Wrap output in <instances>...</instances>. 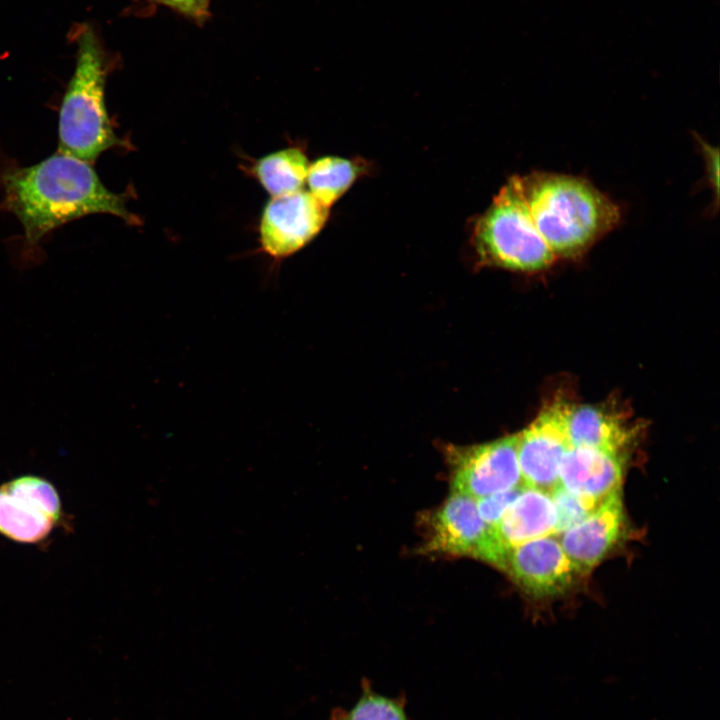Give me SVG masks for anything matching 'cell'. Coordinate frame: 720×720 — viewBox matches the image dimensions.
<instances>
[{
    "label": "cell",
    "mask_w": 720,
    "mask_h": 720,
    "mask_svg": "<svg viewBox=\"0 0 720 720\" xmlns=\"http://www.w3.org/2000/svg\"><path fill=\"white\" fill-rule=\"evenodd\" d=\"M0 182V207L23 228V261H39L44 237L81 217L105 213L138 223L126 207V195L107 189L91 163L59 151L35 165L6 169Z\"/></svg>",
    "instance_id": "1"
},
{
    "label": "cell",
    "mask_w": 720,
    "mask_h": 720,
    "mask_svg": "<svg viewBox=\"0 0 720 720\" xmlns=\"http://www.w3.org/2000/svg\"><path fill=\"white\" fill-rule=\"evenodd\" d=\"M517 178L529 220L557 260L580 256L620 222L618 205L585 178L550 172Z\"/></svg>",
    "instance_id": "2"
},
{
    "label": "cell",
    "mask_w": 720,
    "mask_h": 720,
    "mask_svg": "<svg viewBox=\"0 0 720 720\" xmlns=\"http://www.w3.org/2000/svg\"><path fill=\"white\" fill-rule=\"evenodd\" d=\"M107 62L94 32L81 31L76 65L59 111L58 151L93 163L106 150L122 145L105 103Z\"/></svg>",
    "instance_id": "3"
},
{
    "label": "cell",
    "mask_w": 720,
    "mask_h": 720,
    "mask_svg": "<svg viewBox=\"0 0 720 720\" xmlns=\"http://www.w3.org/2000/svg\"><path fill=\"white\" fill-rule=\"evenodd\" d=\"M474 245L484 263L513 271L538 272L557 261L529 220L517 176L478 220Z\"/></svg>",
    "instance_id": "4"
},
{
    "label": "cell",
    "mask_w": 720,
    "mask_h": 720,
    "mask_svg": "<svg viewBox=\"0 0 720 720\" xmlns=\"http://www.w3.org/2000/svg\"><path fill=\"white\" fill-rule=\"evenodd\" d=\"M74 528V517L48 479L25 474L0 484V536L46 550L56 532L71 534Z\"/></svg>",
    "instance_id": "5"
},
{
    "label": "cell",
    "mask_w": 720,
    "mask_h": 720,
    "mask_svg": "<svg viewBox=\"0 0 720 720\" xmlns=\"http://www.w3.org/2000/svg\"><path fill=\"white\" fill-rule=\"evenodd\" d=\"M422 551L472 557L504 569L509 550L481 518L477 500L452 492L426 519Z\"/></svg>",
    "instance_id": "6"
},
{
    "label": "cell",
    "mask_w": 720,
    "mask_h": 720,
    "mask_svg": "<svg viewBox=\"0 0 720 720\" xmlns=\"http://www.w3.org/2000/svg\"><path fill=\"white\" fill-rule=\"evenodd\" d=\"M517 444L518 433L482 444L447 446L452 492L478 500L524 485Z\"/></svg>",
    "instance_id": "7"
},
{
    "label": "cell",
    "mask_w": 720,
    "mask_h": 720,
    "mask_svg": "<svg viewBox=\"0 0 720 720\" xmlns=\"http://www.w3.org/2000/svg\"><path fill=\"white\" fill-rule=\"evenodd\" d=\"M570 405L556 400L518 433L517 456L525 486L551 493L558 485L559 469L572 448L566 416Z\"/></svg>",
    "instance_id": "8"
},
{
    "label": "cell",
    "mask_w": 720,
    "mask_h": 720,
    "mask_svg": "<svg viewBox=\"0 0 720 720\" xmlns=\"http://www.w3.org/2000/svg\"><path fill=\"white\" fill-rule=\"evenodd\" d=\"M328 210L303 189L273 197L261 217L262 250L276 260L297 252L321 230L328 218Z\"/></svg>",
    "instance_id": "9"
},
{
    "label": "cell",
    "mask_w": 720,
    "mask_h": 720,
    "mask_svg": "<svg viewBox=\"0 0 720 720\" xmlns=\"http://www.w3.org/2000/svg\"><path fill=\"white\" fill-rule=\"evenodd\" d=\"M555 535L525 542L508 551L503 570L534 597L559 595L582 574Z\"/></svg>",
    "instance_id": "10"
},
{
    "label": "cell",
    "mask_w": 720,
    "mask_h": 720,
    "mask_svg": "<svg viewBox=\"0 0 720 720\" xmlns=\"http://www.w3.org/2000/svg\"><path fill=\"white\" fill-rule=\"evenodd\" d=\"M621 490L606 498L587 518L560 533V543L583 574L598 565L624 531Z\"/></svg>",
    "instance_id": "11"
},
{
    "label": "cell",
    "mask_w": 720,
    "mask_h": 720,
    "mask_svg": "<svg viewBox=\"0 0 720 720\" xmlns=\"http://www.w3.org/2000/svg\"><path fill=\"white\" fill-rule=\"evenodd\" d=\"M559 485L584 497L603 502L621 490L623 459L588 447H572L559 469Z\"/></svg>",
    "instance_id": "12"
},
{
    "label": "cell",
    "mask_w": 720,
    "mask_h": 720,
    "mask_svg": "<svg viewBox=\"0 0 720 720\" xmlns=\"http://www.w3.org/2000/svg\"><path fill=\"white\" fill-rule=\"evenodd\" d=\"M557 514L549 493L524 486L494 526L495 533L510 550L525 542L556 534Z\"/></svg>",
    "instance_id": "13"
},
{
    "label": "cell",
    "mask_w": 720,
    "mask_h": 720,
    "mask_svg": "<svg viewBox=\"0 0 720 720\" xmlns=\"http://www.w3.org/2000/svg\"><path fill=\"white\" fill-rule=\"evenodd\" d=\"M572 447H588L623 459L631 433L616 416L590 405L571 406L566 416Z\"/></svg>",
    "instance_id": "14"
},
{
    "label": "cell",
    "mask_w": 720,
    "mask_h": 720,
    "mask_svg": "<svg viewBox=\"0 0 720 720\" xmlns=\"http://www.w3.org/2000/svg\"><path fill=\"white\" fill-rule=\"evenodd\" d=\"M309 163L297 148H286L258 160L254 172L264 189L273 197L297 192L306 182Z\"/></svg>",
    "instance_id": "15"
},
{
    "label": "cell",
    "mask_w": 720,
    "mask_h": 720,
    "mask_svg": "<svg viewBox=\"0 0 720 720\" xmlns=\"http://www.w3.org/2000/svg\"><path fill=\"white\" fill-rule=\"evenodd\" d=\"M357 169L349 160L324 157L309 165L306 182L309 192L329 208L353 183Z\"/></svg>",
    "instance_id": "16"
},
{
    "label": "cell",
    "mask_w": 720,
    "mask_h": 720,
    "mask_svg": "<svg viewBox=\"0 0 720 720\" xmlns=\"http://www.w3.org/2000/svg\"><path fill=\"white\" fill-rule=\"evenodd\" d=\"M330 720H408L401 698L375 692L369 681H362V692L351 710L336 708Z\"/></svg>",
    "instance_id": "17"
},
{
    "label": "cell",
    "mask_w": 720,
    "mask_h": 720,
    "mask_svg": "<svg viewBox=\"0 0 720 720\" xmlns=\"http://www.w3.org/2000/svg\"><path fill=\"white\" fill-rule=\"evenodd\" d=\"M555 505L556 534H560L587 518L602 502L573 493L561 485L550 493Z\"/></svg>",
    "instance_id": "18"
},
{
    "label": "cell",
    "mask_w": 720,
    "mask_h": 720,
    "mask_svg": "<svg viewBox=\"0 0 720 720\" xmlns=\"http://www.w3.org/2000/svg\"><path fill=\"white\" fill-rule=\"evenodd\" d=\"M525 485L477 500L478 511L483 521L494 528L506 508L519 495Z\"/></svg>",
    "instance_id": "19"
},
{
    "label": "cell",
    "mask_w": 720,
    "mask_h": 720,
    "mask_svg": "<svg viewBox=\"0 0 720 720\" xmlns=\"http://www.w3.org/2000/svg\"><path fill=\"white\" fill-rule=\"evenodd\" d=\"M185 16L203 20L208 16L209 0H155Z\"/></svg>",
    "instance_id": "20"
},
{
    "label": "cell",
    "mask_w": 720,
    "mask_h": 720,
    "mask_svg": "<svg viewBox=\"0 0 720 720\" xmlns=\"http://www.w3.org/2000/svg\"><path fill=\"white\" fill-rule=\"evenodd\" d=\"M702 152L705 155V159L709 165V177L710 183L715 186V191L718 194V149H714L707 143H702Z\"/></svg>",
    "instance_id": "21"
}]
</instances>
